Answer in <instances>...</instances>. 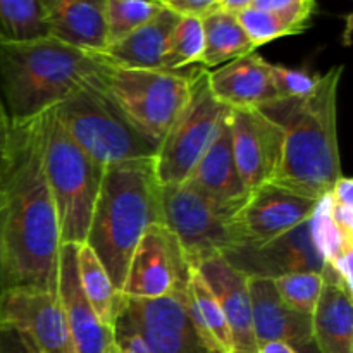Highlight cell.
I'll list each match as a JSON object with an SVG mask.
<instances>
[{"label":"cell","mask_w":353,"mask_h":353,"mask_svg":"<svg viewBox=\"0 0 353 353\" xmlns=\"http://www.w3.org/2000/svg\"><path fill=\"white\" fill-rule=\"evenodd\" d=\"M271 74L278 99H302L312 92L319 79V74L281 64H271Z\"/></svg>","instance_id":"d6a6232c"},{"label":"cell","mask_w":353,"mask_h":353,"mask_svg":"<svg viewBox=\"0 0 353 353\" xmlns=\"http://www.w3.org/2000/svg\"><path fill=\"white\" fill-rule=\"evenodd\" d=\"M207 85L226 109H259L278 99L271 74V62L257 52L207 71Z\"/></svg>","instance_id":"d6986e66"},{"label":"cell","mask_w":353,"mask_h":353,"mask_svg":"<svg viewBox=\"0 0 353 353\" xmlns=\"http://www.w3.org/2000/svg\"><path fill=\"white\" fill-rule=\"evenodd\" d=\"M162 7L164 6H161L157 0H109L107 3L109 45L123 40L124 37L154 19Z\"/></svg>","instance_id":"f546056e"},{"label":"cell","mask_w":353,"mask_h":353,"mask_svg":"<svg viewBox=\"0 0 353 353\" xmlns=\"http://www.w3.org/2000/svg\"><path fill=\"white\" fill-rule=\"evenodd\" d=\"M48 37L47 12L40 0H0V43Z\"/></svg>","instance_id":"83f0119b"},{"label":"cell","mask_w":353,"mask_h":353,"mask_svg":"<svg viewBox=\"0 0 353 353\" xmlns=\"http://www.w3.org/2000/svg\"><path fill=\"white\" fill-rule=\"evenodd\" d=\"M203 54V24L202 17L179 16L178 23L169 34L162 68L178 69L200 65Z\"/></svg>","instance_id":"f1b7e54d"},{"label":"cell","mask_w":353,"mask_h":353,"mask_svg":"<svg viewBox=\"0 0 353 353\" xmlns=\"http://www.w3.org/2000/svg\"><path fill=\"white\" fill-rule=\"evenodd\" d=\"M343 65L321 74L302 99H276L259 107L279 126L283 150L271 183L310 199H323L343 176L338 143V88Z\"/></svg>","instance_id":"7a4b0ae2"},{"label":"cell","mask_w":353,"mask_h":353,"mask_svg":"<svg viewBox=\"0 0 353 353\" xmlns=\"http://www.w3.org/2000/svg\"><path fill=\"white\" fill-rule=\"evenodd\" d=\"M43 169L57 210L61 245L85 243L105 168L68 137L52 109L45 116Z\"/></svg>","instance_id":"52a82bcc"},{"label":"cell","mask_w":353,"mask_h":353,"mask_svg":"<svg viewBox=\"0 0 353 353\" xmlns=\"http://www.w3.org/2000/svg\"><path fill=\"white\" fill-rule=\"evenodd\" d=\"M247 276L278 278L300 271H324V261L310 238L309 221L259 247H238L224 257Z\"/></svg>","instance_id":"9a60e30c"},{"label":"cell","mask_w":353,"mask_h":353,"mask_svg":"<svg viewBox=\"0 0 353 353\" xmlns=\"http://www.w3.org/2000/svg\"><path fill=\"white\" fill-rule=\"evenodd\" d=\"M0 353H37L23 336L9 327L0 326Z\"/></svg>","instance_id":"d590c367"},{"label":"cell","mask_w":353,"mask_h":353,"mask_svg":"<svg viewBox=\"0 0 353 353\" xmlns=\"http://www.w3.org/2000/svg\"><path fill=\"white\" fill-rule=\"evenodd\" d=\"M102 54L52 37L0 43V99L10 123H24L57 107L102 64Z\"/></svg>","instance_id":"277c9868"},{"label":"cell","mask_w":353,"mask_h":353,"mask_svg":"<svg viewBox=\"0 0 353 353\" xmlns=\"http://www.w3.org/2000/svg\"><path fill=\"white\" fill-rule=\"evenodd\" d=\"M161 6L174 10L179 16L203 17L205 14L217 9L221 0H157Z\"/></svg>","instance_id":"e575fe53"},{"label":"cell","mask_w":353,"mask_h":353,"mask_svg":"<svg viewBox=\"0 0 353 353\" xmlns=\"http://www.w3.org/2000/svg\"><path fill=\"white\" fill-rule=\"evenodd\" d=\"M310 6H316V2L314 0H254L250 7L261 10H288Z\"/></svg>","instance_id":"8d00e7d4"},{"label":"cell","mask_w":353,"mask_h":353,"mask_svg":"<svg viewBox=\"0 0 353 353\" xmlns=\"http://www.w3.org/2000/svg\"><path fill=\"white\" fill-rule=\"evenodd\" d=\"M202 24L203 54L200 68L207 71L257 50L234 12L214 9L202 17Z\"/></svg>","instance_id":"d4e9b609"},{"label":"cell","mask_w":353,"mask_h":353,"mask_svg":"<svg viewBox=\"0 0 353 353\" xmlns=\"http://www.w3.org/2000/svg\"><path fill=\"white\" fill-rule=\"evenodd\" d=\"M185 183L202 193L221 214L230 219H233L245 205L250 192L241 181L234 162L228 116L210 147L196 162Z\"/></svg>","instance_id":"e0dca14e"},{"label":"cell","mask_w":353,"mask_h":353,"mask_svg":"<svg viewBox=\"0 0 353 353\" xmlns=\"http://www.w3.org/2000/svg\"><path fill=\"white\" fill-rule=\"evenodd\" d=\"M312 341L317 353H353V295L327 279L312 312Z\"/></svg>","instance_id":"603a6c76"},{"label":"cell","mask_w":353,"mask_h":353,"mask_svg":"<svg viewBox=\"0 0 353 353\" xmlns=\"http://www.w3.org/2000/svg\"><path fill=\"white\" fill-rule=\"evenodd\" d=\"M107 3L109 0H61L47 10L48 37L102 54L109 45Z\"/></svg>","instance_id":"44dd1931"},{"label":"cell","mask_w":353,"mask_h":353,"mask_svg":"<svg viewBox=\"0 0 353 353\" xmlns=\"http://www.w3.org/2000/svg\"><path fill=\"white\" fill-rule=\"evenodd\" d=\"M190 271L174 234L155 223L141 234L131 255L121 293L126 299H159L185 292Z\"/></svg>","instance_id":"8fae6325"},{"label":"cell","mask_w":353,"mask_h":353,"mask_svg":"<svg viewBox=\"0 0 353 353\" xmlns=\"http://www.w3.org/2000/svg\"><path fill=\"white\" fill-rule=\"evenodd\" d=\"M45 116L10 123L0 169V248L9 286L57 288V210L43 169Z\"/></svg>","instance_id":"6da1fadb"},{"label":"cell","mask_w":353,"mask_h":353,"mask_svg":"<svg viewBox=\"0 0 353 353\" xmlns=\"http://www.w3.org/2000/svg\"><path fill=\"white\" fill-rule=\"evenodd\" d=\"M9 286V278H7V268H6V261H3V254L2 248H0V293Z\"/></svg>","instance_id":"60d3db41"},{"label":"cell","mask_w":353,"mask_h":353,"mask_svg":"<svg viewBox=\"0 0 353 353\" xmlns=\"http://www.w3.org/2000/svg\"><path fill=\"white\" fill-rule=\"evenodd\" d=\"M317 202L274 183L259 186L233 217L238 247H259L288 233L310 219Z\"/></svg>","instance_id":"4fadbf2b"},{"label":"cell","mask_w":353,"mask_h":353,"mask_svg":"<svg viewBox=\"0 0 353 353\" xmlns=\"http://www.w3.org/2000/svg\"><path fill=\"white\" fill-rule=\"evenodd\" d=\"M162 224L174 234L190 268L226 257L238 247L233 219L221 214L188 183L161 186Z\"/></svg>","instance_id":"9c48e42d"},{"label":"cell","mask_w":353,"mask_h":353,"mask_svg":"<svg viewBox=\"0 0 353 353\" xmlns=\"http://www.w3.org/2000/svg\"><path fill=\"white\" fill-rule=\"evenodd\" d=\"M196 271L205 279L207 286L223 309L231 331L233 353L257 352V340H255L254 323H252L248 276L228 264L224 257L209 259L202 262Z\"/></svg>","instance_id":"ffe728a7"},{"label":"cell","mask_w":353,"mask_h":353,"mask_svg":"<svg viewBox=\"0 0 353 353\" xmlns=\"http://www.w3.org/2000/svg\"><path fill=\"white\" fill-rule=\"evenodd\" d=\"M230 109L217 102L207 85V69L195 76L185 107L165 137L159 143L154 157V171L159 185H181L216 138Z\"/></svg>","instance_id":"ba28073f"},{"label":"cell","mask_w":353,"mask_h":353,"mask_svg":"<svg viewBox=\"0 0 353 353\" xmlns=\"http://www.w3.org/2000/svg\"><path fill=\"white\" fill-rule=\"evenodd\" d=\"M178 19L179 14L168 7H162L154 19L145 23L123 40L109 45L102 55L109 62L123 68L164 69L162 64H164L165 47Z\"/></svg>","instance_id":"7402d4cb"},{"label":"cell","mask_w":353,"mask_h":353,"mask_svg":"<svg viewBox=\"0 0 353 353\" xmlns=\"http://www.w3.org/2000/svg\"><path fill=\"white\" fill-rule=\"evenodd\" d=\"M52 110L68 137L105 169L157 154L159 145L140 133L90 78Z\"/></svg>","instance_id":"8992f818"},{"label":"cell","mask_w":353,"mask_h":353,"mask_svg":"<svg viewBox=\"0 0 353 353\" xmlns=\"http://www.w3.org/2000/svg\"><path fill=\"white\" fill-rule=\"evenodd\" d=\"M316 6L288 10H261L248 7L238 12L241 26L255 48L283 37L300 34L309 28Z\"/></svg>","instance_id":"4316f807"},{"label":"cell","mask_w":353,"mask_h":353,"mask_svg":"<svg viewBox=\"0 0 353 353\" xmlns=\"http://www.w3.org/2000/svg\"><path fill=\"white\" fill-rule=\"evenodd\" d=\"M228 123L234 162L248 192L271 183L283 150V133L278 124L259 109L230 110Z\"/></svg>","instance_id":"5bb4252c"},{"label":"cell","mask_w":353,"mask_h":353,"mask_svg":"<svg viewBox=\"0 0 353 353\" xmlns=\"http://www.w3.org/2000/svg\"><path fill=\"white\" fill-rule=\"evenodd\" d=\"M272 281H274L278 295L281 296L285 305H288L290 309L296 310L300 314L312 316L314 309L319 302L321 293H323V272H290V274L278 276Z\"/></svg>","instance_id":"1f68e13d"},{"label":"cell","mask_w":353,"mask_h":353,"mask_svg":"<svg viewBox=\"0 0 353 353\" xmlns=\"http://www.w3.org/2000/svg\"><path fill=\"white\" fill-rule=\"evenodd\" d=\"M78 276L81 290L100 323L114 330L124 296L114 286L109 272L86 243L78 245Z\"/></svg>","instance_id":"484cf974"},{"label":"cell","mask_w":353,"mask_h":353,"mask_svg":"<svg viewBox=\"0 0 353 353\" xmlns=\"http://www.w3.org/2000/svg\"><path fill=\"white\" fill-rule=\"evenodd\" d=\"M255 353H300L295 347L285 341H265V343L257 345Z\"/></svg>","instance_id":"f35d334b"},{"label":"cell","mask_w":353,"mask_h":353,"mask_svg":"<svg viewBox=\"0 0 353 353\" xmlns=\"http://www.w3.org/2000/svg\"><path fill=\"white\" fill-rule=\"evenodd\" d=\"M117 317H123L143 338L152 353H210L193 327L186 290L159 299L124 296Z\"/></svg>","instance_id":"7c38bea8"},{"label":"cell","mask_w":353,"mask_h":353,"mask_svg":"<svg viewBox=\"0 0 353 353\" xmlns=\"http://www.w3.org/2000/svg\"><path fill=\"white\" fill-rule=\"evenodd\" d=\"M110 353H152V350L123 317H117L114 323V341Z\"/></svg>","instance_id":"836d02e7"},{"label":"cell","mask_w":353,"mask_h":353,"mask_svg":"<svg viewBox=\"0 0 353 353\" xmlns=\"http://www.w3.org/2000/svg\"><path fill=\"white\" fill-rule=\"evenodd\" d=\"M0 326L16 331L37 353H76L57 292L7 286L0 293Z\"/></svg>","instance_id":"30bf717a"},{"label":"cell","mask_w":353,"mask_h":353,"mask_svg":"<svg viewBox=\"0 0 353 353\" xmlns=\"http://www.w3.org/2000/svg\"><path fill=\"white\" fill-rule=\"evenodd\" d=\"M248 292L257 345L285 341L300 353L314 347L312 316L300 314L285 305L271 278L248 276Z\"/></svg>","instance_id":"ac0fdd59"},{"label":"cell","mask_w":353,"mask_h":353,"mask_svg":"<svg viewBox=\"0 0 353 353\" xmlns=\"http://www.w3.org/2000/svg\"><path fill=\"white\" fill-rule=\"evenodd\" d=\"M9 137H10V119L6 112L2 99H0V169L3 165V159H6L7 147H9Z\"/></svg>","instance_id":"74e56055"},{"label":"cell","mask_w":353,"mask_h":353,"mask_svg":"<svg viewBox=\"0 0 353 353\" xmlns=\"http://www.w3.org/2000/svg\"><path fill=\"white\" fill-rule=\"evenodd\" d=\"M155 223H162V209L154 159L107 168L85 243L119 292L141 234Z\"/></svg>","instance_id":"3957f363"},{"label":"cell","mask_w":353,"mask_h":353,"mask_svg":"<svg viewBox=\"0 0 353 353\" xmlns=\"http://www.w3.org/2000/svg\"><path fill=\"white\" fill-rule=\"evenodd\" d=\"M309 228L310 238H312L314 245L319 250L324 265L331 264L347 252H353V240L341 233L340 228L334 224L333 217H331L327 195H324L317 202L316 209H314L312 216L309 219Z\"/></svg>","instance_id":"4dcf8cb0"},{"label":"cell","mask_w":353,"mask_h":353,"mask_svg":"<svg viewBox=\"0 0 353 353\" xmlns=\"http://www.w3.org/2000/svg\"><path fill=\"white\" fill-rule=\"evenodd\" d=\"M40 2H41V6H43L45 12H47V10H50L52 7H54L55 3H59V2H61V0H40Z\"/></svg>","instance_id":"b9f144b4"},{"label":"cell","mask_w":353,"mask_h":353,"mask_svg":"<svg viewBox=\"0 0 353 353\" xmlns=\"http://www.w3.org/2000/svg\"><path fill=\"white\" fill-rule=\"evenodd\" d=\"M186 305L193 327L207 352L233 353L231 331L223 309L202 274L193 268L186 283Z\"/></svg>","instance_id":"cb8c5ba5"},{"label":"cell","mask_w":353,"mask_h":353,"mask_svg":"<svg viewBox=\"0 0 353 353\" xmlns=\"http://www.w3.org/2000/svg\"><path fill=\"white\" fill-rule=\"evenodd\" d=\"M55 292L64 309L76 353H110L114 330L100 323L83 293L78 276V245H61Z\"/></svg>","instance_id":"2e32d148"},{"label":"cell","mask_w":353,"mask_h":353,"mask_svg":"<svg viewBox=\"0 0 353 353\" xmlns=\"http://www.w3.org/2000/svg\"><path fill=\"white\" fill-rule=\"evenodd\" d=\"M200 69V65L178 71L123 68L103 57L90 79L140 133L159 145L185 107Z\"/></svg>","instance_id":"5b68a950"},{"label":"cell","mask_w":353,"mask_h":353,"mask_svg":"<svg viewBox=\"0 0 353 353\" xmlns=\"http://www.w3.org/2000/svg\"><path fill=\"white\" fill-rule=\"evenodd\" d=\"M254 3V0H221L219 7L217 9L228 10V12H241V10L248 9V7Z\"/></svg>","instance_id":"ab89813d"}]
</instances>
